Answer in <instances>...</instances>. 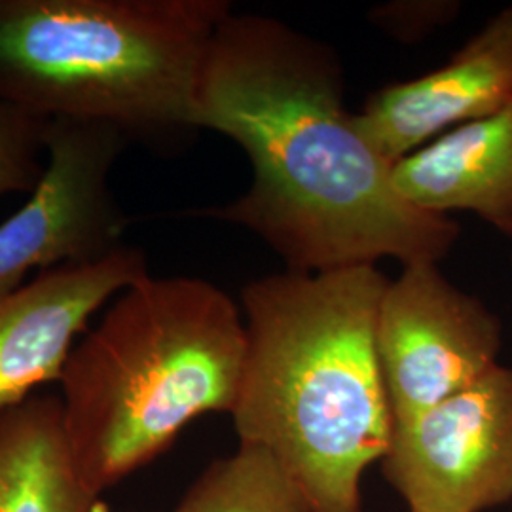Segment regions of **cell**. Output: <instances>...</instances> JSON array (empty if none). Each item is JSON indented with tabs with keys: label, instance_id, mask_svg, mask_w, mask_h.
<instances>
[{
	"label": "cell",
	"instance_id": "cell-1",
	"mask_svg": "<svg viewBox=\"0 0 512 512\" xmlns=\"http://www.w3.org/2000/svg\"><path fill=\"white\" fill-rule=\"evenodd\" d=\"M196 129L243 148L249 190L194 211L253 232L291 272L403 266L448 255L461 234L450 217L410 205L344 109L336 52L279 19L230 14L209 46L196 97Z\"/></svg>",
	"mask_w": 512,
	"mask_h": 512
},
{
	"label": "cell",
	"instance_id": "cell-2",
	"mask_svg": "<svg viewBox=\"0 0 512 512\" xmlns=\"http://www.w3.org/2000/svg\"><path fill=\"white\" fill-rule=\"evenodd\" d=\"M389 279L378 266L283 272L241 293L239 442L268 450L315 512H361V480L393 439L376 349Z\"/></svg>",
	"mask_w": 512,
	"mask_h": 512
},
{
	"label": "cell",
	"instance_id": "cell-3",
	"mask_svg": "<svg viewBox=\"0 0 512 512\" xmlns=\"http://www.w3.org/2000/svg\"><path fill=\"white\" fill-rule=\"evenodd\" d=\"M238 304L200 277H152L116 294L61 372L76 465L97 495L164 454L205 414H230L245 370Z\"/></svg>",
	"mask_w": 512,
	"mask_h": 512
},
{
	"label": "cell",
	"instance_id": "cell-4",
	"mask_svg": "<svg viewBox=\"0 0 512 512\" xmlns=\"http://www.w3.org/2000/svg\"><path fill=\"white\" fill-rule=\"evenodd\" d=\"M228 0H0V103L107 124L129 143L196 131Z\"/></svg>",
	"mask_w": 512,
	"mask_h": 512
},
{
	"label": "cell",
	"instance_id": "cell-5",
	"mask_svg": "<svg viewBox=\"0 0 512 512\" xmlns=\"http://www.w3.org/2000/svg\"><path fill=\"white\" fill-rule=\"evenodd\" d=\"M503 325L435 262L403 266L378 308L376 349L393 429L475 384L497 363Z\"/></svg>",
	"mask_w": 512,
	"mask_h": 512
},
{
	"label": "cell",
	"instance_id": "cell-6",
	"mask_svg": "<svg viewBox=\"0 0 512 512\" xmlns=\"http://www.w3.org/2000/svg\"><path fill=\"white\" fill-rule=\"evenodd\" d=\"M129 145L107 124L52 120L42 181L0 224V294L19 289L31 270L95 264L126 247L131 220L110 188V171Z\"/></svg>",
	"mask_w": 512,
	"mask_h": 512
},
{
	"label": "cell",
	"instance_id": "cell-7",
	"mask_svg": "<svg viewBox=\"0 0 512 512\" xmlns=\"http://www.w3.org/2000/svg\"><path fill=\"white\" fill-rule=\"evenodd\" d=\"M384 475L410 512H484L512 499V366L393 429Z\"/></svg>",
	"mask_w": 512,
	"mask_h": 512
},
{
	"label": "cell",
	"instance_id": "cell-8",
	"mask_svg": "<svg viewBox=\"0 0 512 512\" xmlns=\"http://www.w3.org/2000/svg\"><path fill=\"white\" fill-rule=\"evenodd\" d=\"M148 275L145 253L126 245L101 262L38 272L0 294V412L59 382L93 315Z\"/></svg>",
	"mask_w": 512,
	"mask_h": 512
},
{
	"label": "cell",
	"instance_id": "cell-9",
	"mask_svg": "<svg viewBox=\"0 0 512 512\" xmlns=\"http://www.w3.org/2000/svg\"><path fill=\"white\" fill-rule=\"evenodd\" d=\"M512 103V8L495 14L452 59L372 93L355 122L389 164Z\"/></svg>",
	"mask_w": 512,
	"mask_h": 512
},
{
	"label": "cell",
	"instance_id": "cell-10",
	"mask_svg": "<svg viewBox=\"0 0 512 512\" xmlns=\"http://www.w3.org/2000/svg\"><path fill=\"white\" fill-rule=\"evenodd\" d=\"M393 183L425 213H473L512 238V103L408 154Z\"/></svg>",
	"mask_w": 512,
	"mask_h": 512
},
{
	"label": "cell",
	"instance_id": "cell-11",
	"mask_svg": "<svg viewBox=\"0 0 512 512\" xmlns=\"http://www.w3.org/2000/svg\"><path fill=\"white\" fill-rule=\"evenodd\" d=\"M80 473L61 399L33 395L0 412V512H97Z\"/></svg>",
	"mask_w": 512,
	"mask_h": 512
},
{
	"label": "cell",
	"instance_id": "cell-12",
	"mask_svg": "<svg viewBox=\"0 0 512 512\" xmlns=\"http://www.w3.org/2000/svg\"><path fill=\"white\" fill-rule=\"evenodd\" d=\"M175 512H315L302 488L264 448L239 442L186 490Z\"/></svg>",
	"mask_w": 512,
	"mask_h": 512
},
{
	"label": "cell",
	"instance_id": "cell-13",
	"mask_svg": "<svg viewBox=\"0 0 512 512\" xmlns=\"http://www.w3.org/2000/svg\"><path fill=\"white\" fill-rule=\"evenodd\" d=\"M50 124L31 110L0 103V198L35 192L48 164Z\"/></svg>",
	"mask_w": 512,
	"mask_h": 512
},
{
	"label": "cell",
	"instance_id": "cell-14",
	"mask_svg": "<svg viewBox=\"0 0 512 512\" xmlns=\"http://www.w3.org/2000/svg\"><path fill=\"white\" fill-rule=\"evenodd\" d=\"M105 512H114V511H105Z\"/></svg>",
	"mask_w": 512,
	"mask_h": 512
}]
</instances>
